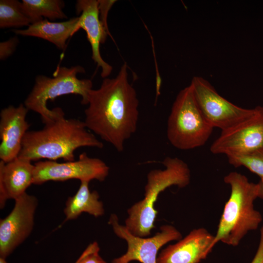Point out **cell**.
<instances>
[{"instance_id":"1","label":"cell","mask_w":263,"mask_h":263,"mask_svg":"<svg viewBox=\"0 0 263 263\" xmlns=\"http://www.w3.org/2000/svg\"><path fill=\"white\" fill-rule=\"evenodd\" d=\"M88 105L87 128L123 151L125 141L136 131L139 117V101L129 81L126 63L115 77L105 78L98 89L91 91Z\"/></svg>"},{"instance_id":"2","label":"cell","mask_w":263,"mask_h":263,"mask_svg":"<svg viewBox=\"0 0 263 263\" xmlns=\"http://www.w3.org/2000/svg\"><path fill=\"white\" fill-rule=\"evenodd\" d=\"M102 148L103 143L88 131L84 121L61 117L38 131H28L22 142L19 157L31 161L41 159L75 161L74 152L80 147Z\"/></svg>"},{"instance_id":"3","label":"cell","mask_w":263,"mask_h":263,"mask_svg":"<svg viewBox=\"0 0 263 263\" xmlns=\"http://www.w3.org/2000/svg\"><path fill=\"white\" fill-rule=\"evenodd\" d=\"M224 180L230 186L231 193L224 206L213 244L221 242L236 246L249 231L257 229L262 222V214L254 205L258 198V185L235 171L229 173Z\"/></svg>"},{"instance_id":"4","label":"cell","mask_w":263,"mask_h":263,"mask_svg":"<svg viewBox=\"0 0 263 263\" xmlns=\"http://www.w3.org/2000/svg\"><path fill=\"white\" fill-rule=\"evenodd\" d=\"M162 163L164 169H152L148 173L144 199L128 209L125 226L135 236L146 237L150 234L158 214L155 204L161 192L172 186L184 188L190 183V171L184 161L167 157Z\"/></svg>"},{"instance_id":"5","label":"cell","mask_w":263,"mask_h":263,"mask_svg":"<svg viewBox=\"0 0 263 263\" xmlns=\"http://www.w3.org/2000/svg\"><path fill=\"white\" fill-rule=\"evenodd\" d=\"M85 73L83 67L77 65L70 68L59 67L50 78L40 75L36 77L35 85L25 99L24 105L28 109L38 113L42 122L49 124L65 116L61 108L57 107L50 110L47 106L49 100L68 94L81 96V104L88 105L90 92L93 89L90 79H80L79 73Z\"/></svg>"},{"instance_id":"6","label":"cell","mask_w":263,"mask_h":263,"mask_svg":"<svg viewBox=\"0 0 263 263\" xmlns=\"http://www.w3.org/2000/svg\"><path fill=\"white\" fill-rule=\"evenodd\" d=\"M213 128L199 109L191 86L181 90L168 119L167 135L170 143L181 150L200 147L207 142Z\"/></svg>"},{"instance_id":"7","label":"cell","mask_w":263,"mask_h":263,"mask_svg":"<svg viewBox=\"0 0 263 263\" xmlns=\"http://www.w3.org/2000/svg\"><path fill=\"white\" fill-rule=\"evenodd\" d=\"M203 115L213 127L227 130L250 116L255 108L239 107L220 95L212 85L202 77H193L190 84Z\"/></svg>"},{"instance_id":"8","label":"cell","mask_w":263,"mask_h":263,"mask_svg":"<svg viewBox=\"0 0 263 263\" xmlns=\"http://www.w3.org/2000/svg\"><path fill=\"white\" fill-rule=\"evenodd\" d=\"M108 224L115 234L127 243V250L120 257L114 259L112 263H129L136 261L141 263H157L159 250L165 244L172 241L182 238L180 232L172 225L161 226L160 231L151 237H141L134 235L119 223L115 214H112Z\"/></svg>"},{"instance_id":"9","label":"cell","mask_w":263,"mask_h":263,"mask_svg":"<svg viewBox=\"0 0 263 263\" xmlns=\"http://www.w3.org/2000/svg\"><path fill=\"white\" fill-rule=\"evenodd\" d=\"M33 184L41 185L50 181H64L78 179L90 182L104 181L109 167L102 160L89 157L83 152L76 161L58 163L56 161H39L34 164Z\"/></svg>"},{"instance_id":"10","label":"cell","mask_w":263,"mask_h":263,"mask_svg":"<svg viewBox=\"0 0 263 263\" xmlns=\"http://www.w3.org/2000/svg\"><path fill=\"white\" fill-rule=\"evenodd\" d=\"M263 149V108L257 106L249 117L235 126L221 131L211 145L214 154L227 156Z\"/></svg>"},{"instance_id":"11","label":"cell","mask_w":263,"mask_h":263,"mask_svg":"<svg viewBox=\"0 0 263 263\" xmlns=\"http://www.w3.org/2000/svg\"><path fill=\"white\" fill-rule=\"evenodd\" d=\"M11 212L0 220V257L7 258L32 233L38 198L26 192L15 200Z\"/></svg>"},{"instance_id":"12","label":"cell","mask_w":263,"mask_h":263,"mask_svg":"<svg viewBox=\"0 0 263 263\" xmlns=\"http://www.w3.org/2000/svg\"><path fill=\"white\" fill-rule=\"evenodd\" d=\"M214 237L204 228L194 229L163 249L158 255L157 263H199L211 252Z\"/></svg>"},{"instance_id":"13","label":"cell","mask_w":263,"mask_h":263,"mask_svg":"<svg viewBox=\"0 0 263 263\" xmlns=\"http://www.w3.org/2000/svg\"><path fill=\"white\" fill-rule=\"evenodd\" d=\"M28 109L23 104L10 105L0 113V158L5 163L19 156L22 142L30 124L26 120Z\"/></svg>"},{"instance_id":"14","label":"cell","mask_w":263,"mask_h":263,"mask_svg":"<svg viewBox=\"0 0 263 263\" xmlns=\"http://www.w3.org/2000/svg\"><path fill=\"white\" fill-rule=\"evenodd\" d=\"M75 8L77 14L80 13L75 32L81 28L86 32L91 46L92 58L97 66L101 68V77L106 78L111 73L113 67L103 60L100 54V45L105 42L108 35L100 20L98 0H78Z\"/></svg>"},{"instance_id":"15","label":"cell","mask_w":263,"mask_h":263,"mask_svg":"<svg viewBox=\"0 0 263 263\" xmlns=\"http://www.w3.org/2000/svg\"><path fill=\"white\" fill-rule=\"evenodd\" d=\"M31 161L17 157L5 163L0 162V207L2 209L8 199L15 200L33 184L34 165Z\"/></svg>"},{"instance_id":"16","label":"cell","mask_w":263,"mask_h":263,"mask_svg":"<svg viewBox=\"0 0 263 263\" xmlns=\"http://www.w3.org/2000/svg\"><path fill=\"white\" fill-rule=\"evenodd\" d=\"M79 17L62 22H51L46 19L31 24L24 30L15 29L17 35L37 37L54 44L58 49L64 50L69 37L75 33Z\"/></svg>"},{"instance_id":"17","label":"cell","mask_w":263,"mask_h":263,"mask_svg":"<svg viewBox=\"0 0 263 263\" xmlns=\"http://www.w3.org/2000/svg\"><path fill=\"white\" fill-rule=\"evenodd\" d=\"M90 182L80 181V185L76 193L68 198L64 213L65 222L77 219L83 212L95 217L104 214L105 210L102 201L99 200V195L96 190L91 191Z\"/></svg>"},{"instance_id":"18","label":"cell","mask_w":263,"mask_h":263,"mask_svg":"<svg viewBox=\"0 0 263 263\" xmlns=\"http://www.w3.org/2000/svg\"><path fill=\"white\" fill-rule=\"evenodd\" d=\"M64 2L60 0H22L21 7L32 23L43 20L66 19L62 11ZM31 23V24H32Z\"/></svg>"},{"instance_id":"19","label":"cell","mask_w":263,"mask_h":263,"mask_svg":"<svg viewBox=\"0 0 263 263\" xmlns=\"http://www.w3.org/2000/svg\"><path fill=\"white\" fill-rule=\"evenodd\" d=\"M31 23L21 8V2L17 0H0V28L29 26Z\"/></svg>"},{"instance_id":"20","label":"cell","mask_w":263,"mask_h":263,"mask_svg":"<svg viewBox=\"0 0 263 263\" xmlns=\"http://www.w3.org/2000/svg\"><path fill=\"white\" fill-rule=\"evenodd\" d=\"M227 157L231 165L236 168L245 167L263 179V149Z\"/></svg>"},{"instance_id":"21","label":"cell","mask_w":263,"mask_h":263,"mask_svg":"<svg viewBox=\"0 0 263 263\" xmlns=\"http://www.w3.org/2000/svg\"><path fill=\"white\" fill-rule=\"evenodd\" d=\"M100 247L97 242L90 244L75 263H107L99 254Z\"/></svg>"},{"instance_id":"22","label":"cell","mask_w":263,"mask_h":263,"mask_svg":"<svg viewBox=\"0 0 263 263\" xmlns=\"http://www.w3.org/2000/svg\"><path fill=\"white\" fill-rule=\"evenodd\" d=\"M116 0H98L99 18L102 26L107 35H110L107 24L108 13Z\"/></svg>"},{"instance_id":"23","label":"cell","mask_w":263,"mask_h":263,"mask_svg":"<svg viewBox=\"0 0 263 263\" xmlns=\"http://www.w3.org/2000/svg\"><path fill=\"white\" fill-rule=\"evenodd\" d=\"M18 39L13 38L0 43V58L4 59L10 56L14 52L18 43Z\"/></svg>"},{"instance_id":"24","label":"cell","mask_w":263,"mask_h":263,"mask_svg":"<svg viewBox=\"0 0 263 263\" xmlns=\"http://www.w3.org/2000/svg\"><path fill=\"white\" fill-rule=\"evenodd\" d=\"M250 263H263V226L260 229V238L258 247Z\"/></svg>"},{"instance_id":"25","label":"cell","mask_w":263,"mask_h":263,"mask_svg":"<svg viewBox=\"0 0 263 263\" xmlns=\"http://www.w3.org/2000/svg\"><path fill=\"white\" fill-rule=\"evenodd\" d=\"M258 198L263 199V179H261L257 183Z\"/></svg>"},{"instance_id":"26","label":"cell","mask_w":263,"mask_h":263,"mask_svg":"<svg viewBox=\"0 0 263 263\" xmlns=\"http://www.w3.org/2000/svg\"><path fill=\"white\" fill-rule=\"evenodd\" d=\"M6 259V258L0 257V263H8Z\"/></svg>"},{"instance_id":"27","label":"cell","mask_w":263,"mask_h":263,"mask_svg":"<svg viewBox=\"0 0 263 263\" xmlns=\"http://www.w3.org/2000/svg\"></svg>"}]
</instances>
